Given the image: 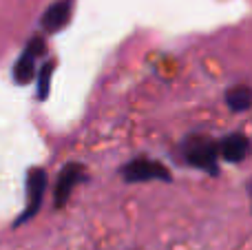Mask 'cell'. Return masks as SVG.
<instances>
[{
    "label": "cell",
    "mask_w": 252,
    "mask_h": 250,
    "mask_svg": "<svg viewBox=\"0 0 252 250\" xmlns=\"http://www.w3.org/2000/svg\"><path fill=\"white\" fill-rule=\"evenodd\" d=\"M182 157L188 166L199 168V171L208 173L210 177H217L221 173V168H219V144L208 135L192 133V135L184 137Z\"/></svg>",
    "instance_id": "1"
},
{
    "label": "cell",
    "mask_w": 252,
    "mask_h": 250,
    "mask_svg": "<svg viewBox=\"0 0 252 250\" xmlns=\"http://www.w3.org/2000/svg\"><path fill=\"white\" fill-rule=\"evenodd\" d=\"M47 173L44 168H29L27 173V186H25V193H27V206L22 208V213L13 219V228H20L25 226L27 221H31L35 215H38L40 206H42V199H44V190H47Z\"/></svg>",
    "instance_id": "2"
},
{
    "label": "cell",
    "mask_w": 252,
    "mask_h": 250,
    "mask_svg": "<svg viewBox=\"0 0 252 250\" xmlns=\"http://www.w3.org/2000/svg\"><path fill=\"white\" fill-rule=\"evenodd\" d=\"M122 177L128 184H139V182H170V171L161 162L148 157H135L128 164H124Z\"/></svg>",
    "instance_id": "3"
},
{
    "label": "cell",
    "mask_w": 252,
    "mask_h": 250,
    "mask_svg": "<svg viewBox=\"0 0 252 250\" xmlns=\"http://www.w3.org/2000/svg\"><path fill=\"white\" fill-rule=\"evenodd\" d=\"M84 180H87V168L80 162H71L62 168L56 180V186H53V206H56V211H62V208L69 204L71 193H73L75 186L82 184Z\"/></svg>",
    "instance_id": "4"
},
{
    "label": "cell",
    "mask_w": 252,
    "mask_h": 250,
    "mask_svg": "<svg viewBox=\"0 0 252 250\" xmlns=\"http://www.w3.org/2000/svg\"><path fill=\"white\" fill-rule=\"evenodd\" d=\"M217 144H219V157L228 164H241L252 151L250 137L244 135V133H228Z\"/></svg>",
    "instance_id": "5"
},
{
    "label": "cell",
    "mask_w": 252,
    "mask_h": 250,
    "mask_svg": "<svg viewBox=\"0 0 252 250\" xmlns=\"http://www.w3.org/2000/svg\"><path fill=\"white\" fill-rule=\"evenodd\" d=\"M73 7H75V0H56L53 4H49V7L44 9L42 18H40L42 29L47 31V33H58V31H62L71 22Z\"/></svg>",
    "instance_id": "6"
},
{
    "label": "cell",
    "mask_w": 252,
    "mask_h": 250,
    "mask_svg": "<svg viewBox=\"0 0 252 250\" xmlns=\"http://www.w3.org/2000/svg\"><path fill=\"white\" fill-rule=\"evenodd\" d=\"M228 109L232 113H246V111L252 109V87L248 84H232L230 89L223 95Z\"/></svg>",
    "instance_id": "7"
},
{
    "label": "cell",
    "mask_w": 252,
    "mask_h": 250,
    "mask_svg": "<svg viewBox=\"0 0 252 250\" xmlns=\"http://www.w3.org/2000/svg\"><path fill=\"white\" fill-rule=\"evenodd\" d=\"M33 78H35V56H31L29 51H22V56L13 64V80L25 87V84L33 82Z\"/></svg>",
    "instance_id": "8"
},
{
    "label": "cell",
    "mask_w": 252,
    "mask_h": 250,
    "mask_svg": "<svg viewBox=\"0 0 252 250\" xmlns=\"http://www.w3.org/2000/svg\"><path fill=\"white\" fill-rule=\"evenodd\" d=\"M53 62H44L42 69L38 71V100L44 102L51 93V78H53Z\"/></svg>",
    "instance_id": "9"
},
{
    "label": "cell",
    "mask_w": 252,
    "mask_h": 250,
    "mask_svg": "<svg viewBox=\"0 0 252 250\" xmlns=\"http://www.w3.org/2000/svg\"><path fill=\"white\" fill-rule=\"evenodd\" d=\"M246 190H248V199H250V211H252V177L246 182Z\"/></svg>",
    "instance_id": "10"
}]
</instances>
